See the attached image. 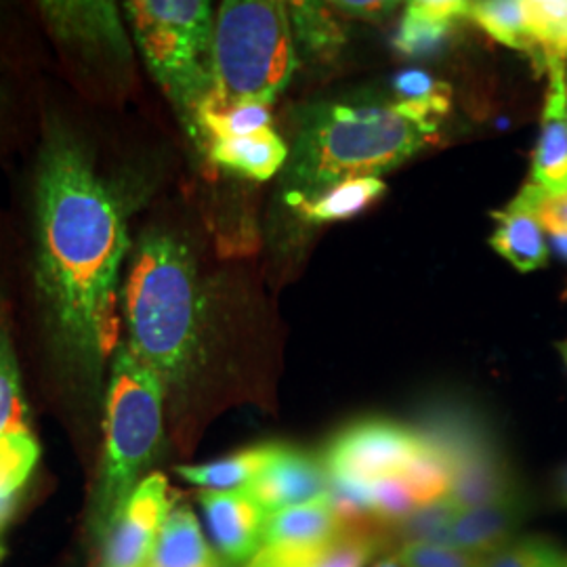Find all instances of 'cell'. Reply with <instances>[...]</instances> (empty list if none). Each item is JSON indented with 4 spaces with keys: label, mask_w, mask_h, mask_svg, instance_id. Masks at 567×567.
Wrapping results in <instances>:
<instances>
[{
    "label": "cell",
    "mask_w": 567,
    "mask_h": 567,
    "mask_svg": "<svg viewBox=\"0 0 567 567\" xmlns=\"http://www.w3.org/2000/svg\"><path fill=\"white\" fill-rule=\"evenodd\" d=\"M11 511H13V501H4V503H0V561H2V557H4V545H2V529H4V526H7V519H9Z\"/></svg>",
    "instance_id": "33"
},
{
    "label": "cell",
    "mask_w": 567,
    "mask_h": 567,
    "mask_svg": "<svg viewBox=\"0 0 567 567\" xmlns=\"http://www.w3.org/2000/svg\"><path fill=\"white\" fill-rule=\"evenodd\" d=\"M177 498L163 473H147L112 517L102 540V567H143Z\"/></svg>",
    "instance_id": "9"
},
{
    "label": "cell",
    "mask_w": 567,
    "mask_h": 567,
    "mask_svg": "<svg viewBox=\"0 0 567 567\" xmlns=\"http://www.w3.org/2000/svg\"><path fill=\"white\" fill-rule=\"evenodd\" d=\"M429 447V437L391 421L349 426L330 444L324 468L330 486H368L404 475Z\"/></svg>",
    "instance_id": "7"
},
{
    "label": "cell",
    "mask_w": 567,
    "mask_h": 567,
    "mask_svg": "<svg viewBox=\"0 0 567 567\" xmlns=\"http://www.w3.org/2000/svg\"><path fill=\"white\" fill-rule=\"evenodd\" d=\"M42 20L68 55L107 74H126L133 47L122 9L110 0L41 2Z\"/></svg>",
    "instance_id": "8"
},
{
    "label": "cell",
    "mask_w": 567,
    "mask_h": 567,
    "mask_svg": "<svg viewBox=\"0 0 567 567\" xmlns=\"http://www.w3.org/2000/svg\"><path fill=\"white\" fill-rule=\"evenodd\" d=\"M122 339L164 386H182L204 355V292L189 244L166 229L143 231L122 282Z\"/></svg>",
    "instance_id": "3"
},
{
    "label": "cell",
    "mask_w": 567,
    "mask_h": 567,
    "mask_svg": "<svg viewBox=\"0 0 567 567\" xmlns=\"http://www.w3.org/2000/svg\"><path fill=\"white\" fill-rule=\"evenodd\" d=\"M524 4L543 70L547 61H567V0H524Z\"/></svg>",
    "instance_id": "24"
},
{
    "label": "cell",
    "mask_w": 567,
    "mask_h": 567,
    "mask_svg": "<svg viewBox=\"0 0 567 567\" xmlns=\"http://www.w3.org/2000/svg\"><path fill=\"white\" fill-rule=\"evenodd\" d=\"M297 63L288 4L227 0L215 16L213 97L204 107L271 105L292 79Z\"/></svg>",
    "instance_id": "6"
},
{
    "label": "cell",
    "mask_w": 567,
    "mask_h": 567,
    "mask_svg": "<svg viewBox=\"0 0 567 567\" xmlns=\"http://www.w3.org/2000/svg\"><path fill=\"white\" fill-rule=\"evenodd\" d=\"M395 557L404 567H482V557L433 543H402Z\"/></svg>",
    "instance_id": "29"
},
{
    "label": "cell",
    "mask_w": 567,
    "mask_h": 567,
    "mask_svg": "<svg viewBox=\"0 0 567 567\" xmlns=\"http://www.w3.org/2000/svg\"><path fill=\"white\" fill-rule=\"evenodd\" d=\"M288 152L290 150L274 128L236 140H217L206 145V154L213 163L257 182L274 177L286 166Z\"/></svg>",
    "instance_id": "19"
},
{
    "label": "cell",
    "mask_w": 567,
    "mask_h": 567,
    "mask_svg": "<svg viewBox=\"0 0 567 567\" xmlns=\"http://www.w3.org/2000/svg\"><path fill=\"white\" fill-rule=\"evenodd\" d=\"M564 567H567V566H564Z\"/></svg>",
    "instance_id": "41"
},
{
    "label": "cell",
    "mask_w": 567,
    "mask_h": 567,
    "mask_svg": "<svg viewBox=\"0 0 567 567\" xmlns=\"http://www.w3.org/2000/svg\"><path fill=\"white\" fill-rule=\"evenodd\" d=\"M377 550V538L344 529L341 536L318 547L261 548L244 567H365Z\"/></svg>",
    "instance_id": "17"
},
{
    "label": "cell",
    "mask_w": 567,
    "mask_h": 567,
    "mask_svg": "<svg viewBox=\"0 0 567 567\" xmlns=\"http://www.w3.org/2000/svg\"><path fill=\"white\" fill-rule=\"evenodd\" d=\"M385 192V182H381L379 177L353 179V182L334 185L313 203L299 204V210L303 213L307 221H313V224L337 221V219L358 215L368 204L381 198Z\"/></svg>",
    "instance_id": "22"
},
{
    "label": "cell",
    "mask_w": 567,
    "mask_h": 567,
    "mask_svg": "<svg viewBox=\"0 0 567 567\" xmlns=\"http://www.w3.org/2000/svg\"><path fill=\"white\" fill-rule=\"evenodd\" d=\"M343 515L334 503L332 492L295 505V507L276 511L267 517L261 548H309L334 540L343 534Z\"/></svg>",
    "instance_id": "13"
},
{
    "label": "cell",
    "mask_w": 567,
    "mask_h": 567,
    "mask_svg": "<svg viewBox=\"0 0 567 567\" xmlns=\"http://www.w3.org/2000/svg\"><path fill=\"white\" fill-rule=\"evenodd\" d=\"M282 450L284 446L278 444L246 447L243 452L229 454L219 461L203 465H182L175 471L187 484L200 489H243L252 484L280 456Z\"/></svg>",
    "instance_id": "20"
},
{
    "label": "cell",
    "mask_w": 567,
    "mask_h": 567,
    "mask_svg": "<svg viewBox=\"0 0 567 567\" xmlns=\"http://www.w3.org/2000/svg\"><path fill=\"white\" fill-rule=\"evenodd\" d=\"M244 489L271 515L330 492V477L324 465L297 450L284 447L280 456Z\"/></svg>",
    "instance_id": "12"
},
{
    "label": "cell",
    "mask_w": 567,
    "mask_h": 567,
    "mask_svg": "<svg viewBox=\"0 0 567 567\" xmlns=\"http://www.w3.org/2000/svg\"><path fill=\"white\" fill-rule=\"evenodd\" d=\"M545 72L548 76L547 97L529 183L547 192H561L567 189L566 61H547Z\"/></svg>",
    "instance_id": "11"
},
{
    "label": "cell",
    "mask_w": 567,
    "mask_h": 567,
    "mask_svg": "<svg viewBox=\"0 0 567 567\" xmlns=\"http://www.w3.org/2000/svg\"><path fill=\"white\" fill-rule=\"evenodd\" d=\"M450 97L395 105H326L297 135L284 171L290 203L318 200L334 185L379 177L437 133Z\"/></svg>",
    "instance_id": "2"
},
{
    "label": "cell",
    "mask_w": 567,
    "mask_h": 567,
    "mask_svg": "<svg viewBox=\"0 0 567 567\" xmlns=\"http://www.w3.org/2000/svg\"><path fill=\"white\" fill-rule=\"evenodd\" d=\"M466 18L475 21L494 41L524 51L532 60L538 61V49L527 28L524 0L471 2Z\"/></svg>",
    "instance_id": "21"
},
{
    "label": "cell",
    "mask_w": 567,
    "mask_h": 567,
    "mask_svg": "<svg viewBox=\"0 0 567 567\" xmlns=\"http://www.w3.org/2000/svg\"><path fill=\"white\" fill-rule=\"evenodd\" d=\"M374 567H404L400 564V559L395 555H389L385 559H381Z\"/></svg>",
    "instance_id": "35"
},
{
    "label": "cell",
    "mask_w": 567,
    "mask_h": 567,
    "mask_svg": "<svg viewBox=\"0 0 567 567\" xmlns=\"http://www.w3.org/2000/svg\"><path fill=\"white\" fill-rule=\"evenodd\" d=\"M143 567H221V564L208 545L194 508L177 501Z\"/></svg>",
    "instance_id": "18"
},
{
    "label": "cell",
    "mask_w": 567,
    "mask_h": 567,
    "mask_svg": "<svg viewBox=\"0 0 567 567\" xmlns=\"http://www.w3.org/2000/svg\"><path fill=\"white\" fill-rule=\"evenodd\" d=\"M25 431L30 429L21 393L20 365L7 330L0 328V440Z\"/></svg>",
    "instance_id": "26"
},
{
    "label": "cell",
    "mask_w": 567,
    "mask_h": 567,
    "mask_svg": "<svg viewBox=\"0 0 567 567\" xmlns=\"http://www.w3.org/2000/svg\"><path fill=\"white\" fill-rule=\"evenodd\" d=\"M519 198L532 208L547 236H567V189L547 192L526 183Z\"/></svg>",
    "instance_id": "30"
},
{
    "label": "cell",
    "mask_w": 567,
    "mask_h": 567,
    "mask_svg": "<svg viewBox=\"0 0 567 567\" xmlns=\"http://www.w3.org/2000/svg\"><path fill=\"white\" fill-rule=\"evenodd\" d=\"M332 7H337V11L349 13V16H358V18H381L386 16L395 4L393 2H360V0H349V2H334Z\"/></svg>",
    "instance_id": "32"
},
{
    "label": "cell",
    "mask_w": 567,
    "mask_h": 567,
    "mask_svg": "<svg viewBox=\"0 0 567 567\" xmlns=\"http://www.w3.org/2000/svg\"><path fill=\"white\" fill-rule=\"evenodd\" d=\"M393 89L402 97V102H431L450 97V86L444 82L433 81L423 70H405L398 74Z\"/></svg>",
    "instance_id": "31"
},
{
    "label": "cell",
    "mask_w": 567,
    "mask_h": 567,
    "mask_svg": "<svg viewBox=\"0 0 567 567\" xmlns=\"http://www.w3.org/2000/svg\"><path fill=\"white\" fill-rule=\"evenodd\" d=\"M0 97H2V93H0Z\"/></svg>",
    "instance_id": "39"
},
{
    "label": "cell",
    "mask_w": 567,
    "mask_h": 567,
    "mask_svg": "<svg viewBox=\"0 0 567 567\" xmlns=\"http://www.w3.org/2000/svg\"><path fill=\"white\" fill-rule=\"evenodd\" d=\"M524 508L519 498L507 492L484 505L466 508L452 524V543L471 555L484 557L511 540Z\"/></svg>",
    "instance_id": "14"
},
{
    "label": "cell",
    "mask_w": 567,
    "mask_h": 567,
    "mask_svg": "<svg viewBox=\"0 0 567 567\" xmlns=\"http://www.w3.org/2000/svg\"><path fill=\"white\" fill-rule=\"evenodd\" d=\"M213 540L229 564L246 566L264 547L269 513L246 489H200Z\"/></svg>",
    "instance_id": "10"
},
{
    "label": "cell",
    "mask_w": 567,
    "mask_h": 567,
    "mask_svg": "<svg viewBox=\"0 0 567 567\" xmlns=\"http://www.w3.org/2000/svg\"><path fill=\"white\" fill-rule=\"evenodd\" d=\"M548 243L553 244V248L567 261V236H548Z\"/></svg>",
    "instance_id": "34"
},
{
    "label": "cell",
    "mask_w": 567,
    "mask_h": 567,
    "mask_svg": "<svg viewBox=\"0 0 567 567\" xmlns=\"http://www.w3.org/2000/svg\"><path fill=\"white\" fill-rule=\"evenodd\" d=\"M471 2L416 0L405 7L404 20L395 34V49L410 58H426L440 51L456 21L466 18Z\"/></svg>",
    "instance_id": "16"
},
{
    "label": "cell",
    "mask_w": 567,
    "mask_h": 567,
    "mask_svg": "<svg viewBox=\"0 0 567 567\" xmlns=\"http://www.w3.org/2000/svg\"><path fill=\"white\" fill-rule=\"evenodd\" d=\"M566 566H567V559H566Z\"/></svg>",
    "instance_id": "40"
},
{
    "label": "cell",
    "mask_w": 567,
    "mask_h": 567,
    "mask_svg": "<svg viewBox=\"0 0 567 567\" xmlns=\"http://www.w3.org/2000/svg\"><path fill=\"white\" fill-rule=\"evenodd\" d=\"M561 496H564V501L567 503V471L564 480H561Z\"/></svg>",
    "instance_id": "36"
},
{
    "label": "cell",
    "mask_w": 567,
    "mask_h": 567,
    "mask_svg": "<svg viewBox=\"0 0 567 567\" xmlns=\"http://www.w3.org/2000/svg\"><path fill=\"white\" fill-rule=\"evenodd\" d=\"M105 391V447L95 496L93 524L102 540L105 529L133 489L142 484L163 442L164 386L121 341L110 362Z\"/></svg>",
    "instance_id": "4"
},
{
    "label": "cell",
    "mask_w": 567,
    "mask_h": 567,
    "mask_svg": "<svg viewBox=\"0 0 567 567\" xmlns=\"http://www.w3.org/2000/svg\"><path fill=\"white\" fill-rule=\"evenodd\" d=\"M142 196L79 131L47 128L32 185L34 288L49 343L82 379H102L122 341L128 221Z\"/></svg>",
    "instance_id": "1"
},
{
    "label": "cell",
    "mask_w": 567,
    "mask_h": 567,
    "mask_svg": "<svg viewBox=\"0 0 567 567\" xmlns=\"http://www.w3.org/2000/svg\"><path fill=\"white\" fill-rule=\"evenodd\" d=\"M204 150L217 140H236L271 128V110L267 103H234L224 107H204L198 121Z\"/></svg>",
    "instance_id": "23"
},
{
    "label": "cell",
    "mask_w": 567,
    "mask_h": 567,
    "mask_svg": "<svg viewBox=\"0 0 567 567\" xmlns=\"http://www.w3.org/2000/svg\"><path fill=\"white\" fill-rule=\"evenodd\" d=\"M566 91H567V61H566Z\"/></svg>",
    "instance_id": "38"
},
{
    "label": "cell",
    "mask_w": 567,
    "mask_h": 567,
    "mask_svg": "<svg viewBox=\"0 0 567 567\" xmlns=\"http://www.w3.org/2000/svg\"><path fill=\"white\" fill-rule=\"evenodd\" d=\"M559 351H561V355H564V360H566L567 364V341H564V343H559Z\"/></svg>",
    "instance_id": "37"
},
{
    "label": "cell",
    "mask_w": 567,
    "mask_h": 567,
    "mask_svg": "<svg viewBox=\"0 0 567 567\" xmlns=\"http://www.w3.org/2000/svg\"><path fill=\"white\" fill-rule=\"evenodd\" d=\"M41 447L37 437L25 433H13L0 440V503L11 501L39 463Z\"/></svg>",
    "instance_id": "27"
},
{
    "label": "cell",
    "mask_w": 567,
    "mask_h": 567,
    "mask_svg": "<svg viewBox=\"0 0 567 567\" xmlns=\"http://www.w3.org/2000/svg\"><path fill=\"white\" fill-rule=\"evenodd\" d=\"M492 217L496 229L489 244L503 259L519 271H534L547 265V231L519 196L507 208L492 213Z\"/></svg>",
    "instance_id": "15"
},
{
    "label": "cell",
    "mask_w": 567,
    "mask_h": 567,
    "mask_svg": "<svg viewBox=\"0 0 567 567\" xmlns=\"http://www.w3.org/2000/svg\"><path fill=\"white\" fill-rule=\"evenodd\" d=\"M559 550L540 538H517L482 557V567H564Z\"/></svg>",
    "instance_id": "28"
},
{
    "label": "cell",
    "mask_w": 567,
    "mask_h": 567,
    "mask_svg": "<svg viewBox=\"0 0 567 567\" xmlns=\"http://www.w3.org/2000/svg\"><path fill=\"white\" fill-rule=\"evenodd\" d=\"M124 18L154 81L179 114L187 135L200 142L198 121L213 97L215 13L204 0H133Z\"/></svg>",
    "instance_id": "5"
},
{
    "label": "cell",
    "mask_w": 567,
    "mask_h": 567,
    "mask_svg": "<svg viewBox=\"0 0 567 567\" xmlns=\"http://www.w3.org/2000/svg\"><path fill=\"white\" fill-rule=\"evenodd\" d=\"M288 18L292 25L295 42L303 44L311 55H330L337 53L343 44L344 37L339 21L330 11L316 2H290Z\"/></svg>",
    "instance_id": "25"
}]
</instances>
